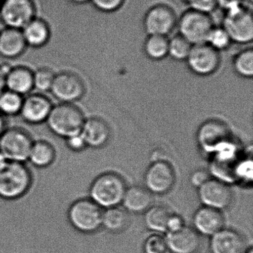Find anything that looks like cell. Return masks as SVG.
Returning a JSON list of instances; mask_svg holds the SVG:
<instances>
[{"mask_svg": "<svg viewBox=\"0 0 253 253\" xmlns=\"http://www.w3.org/2000/svg\"><path fill=\"white\" fill-rule=\"evenodd\" d=\"M222 28L232 42L247 45L253 40V11L245 2L223 11Z\"/></svg>", "mask_w": 253, "mask_h": 253, "instance_id": "obj_1", "label": "cell"}, {"mask_svg": "<svg viewBox=\"0 0 253 253\" xmlns=\"http://www.w3.org/2000/svg\"><path fill=\"white\" fill-rule=\"evenodd\" d=\"M32 176L24 163L8 161L0 168V197L14 200L23 196L30 189Z\"/></svg>", "mask_w": 253, "mask_h": 253, "instance_id": "obj_2", "label": "cell"}, {"mask_svg": "<svg viewBox=\"0 0 253 253\" xmlns=\"http://www.w3.org/2000/svg\"><path fill=\"white\" fill-rule=\"evenodd\" d=\"M85 121L82 111L73 103H60L53 106L45 122L54 134L66 139L81 133Z\"/></svg>", "mask_w": 253, "mask_h": 253, "instance_id": "obj_3", "label": "cell"}, {"mask_svg": "<svg viewBox=\"0 0 253 253\" xmlns=\"http://www.w3.org/2000/svg\"><path fill=\"white\" fill-rule=\"evenodd\" d=\"M125 180L115 173H105L97 177L90 188V196L99 207L109 209L122 203L126 191Z\"/></svg>", "mask_w": 253, "mask_h": 253, "instance_id": "obj_4", "label": "cell"}, {"mask_svg": "<svg viewBox=\"0 0 253 253\" xmlns=\"http://www.w3.org/2000/svg\"><path fill=\"white\" fill-rule=\"evenodd\" d=\"M214 26L210 14L190 9L181 14L176 25L178 35L192 45L206 43Z\"/></svg>", "mask_w": 253, "mask_h": 253, "instance_id": "obj_5", "label": "cell"}, {"mask_svg": "<svg viewBox=\"0 0 253 253\" xmlns=\"http://www.w3.org/2000/svg\"><path fill=\"white\" fill-rule=\"evenodd\" d=\"M103 210L91 199L75 201L69 210V219L72 226L84 233H93L102 226Z\"/></svg>", "mask_w": 253, "mask_h": 253, "instance_id": "obj_6", "label": "cell"}, {"mask_svg": "<svg viewBox=\"0 0 253 253\" xmlns=\"http://www.w3.org/2000/svg\"><path fill=\"white\" fill-rule=\"evenodd\" d=\"M33 143L30 134L22 128L6 129L0 136V151L10 161H28Z\"/></svg>", "mask_w": 253, "mask_h": 253, "instance_id": "obj_7", "label": "cell"}, {"mask_svg": "<svg viewBox=\"0 0 253 253\" xmlns=\"http://www.w3.org/2000/svg\"><path fill=\"white\" fill-rule=\"evenodd\" d=\"M37 17L34 0H3L0 6V20L6 28L22 30Z\"/></svg>", "mask_w": 253, "mask_h": 253, "instance_id": "obj_8", "label": "cell"}, {"mask_svg": "<svg viewBox=\"0 0 253 253\" xmlns=\"http://www.w3.org/2000/svg\"><path fill=\"white\" fill-rule=\"evenodd\" d=\"M198 140L201 149L208 153L220 152L231 146L229 128L217 120H210L200 127Z\"/></svg>", "mask_w": 253, "mask_h": 253, "instance_id": "obj_9", "label": "cell"}, {"mask_svg": "<svg viewBox=\"0 0 253 253\" xmlns=\"http://www.w3.org/2000/svg\"><path fill=\"white\" fill-rule=\"evenodd\" d=\"M86 88L82 78L69 71H63L54 77L51 91L60 103H73L85 95Z\"/></svg>", "mask_w": 253, "mask_h": 253, "instance_id": "obj_10", "label": "cell"}, {"mask_svg": "<svg viewBox=\"0 0 253 253\" xmlns=\"http://www.w3.org/2000/svg\"><path fill=\"white\" fill-rule=\"evenodd\" d=\"M177 21V16L171 7L158 4L146 11L143 17V29L147 35L167 37L176 27Z\"/></svg>", "mask_w": 253, "mask_h": 253, "instance_id": "obj_11", "label": "cell"}, {"mask_svg": "<svg viewBox=\"0 0 253 253\" xmlns=\"http://www.w3.org/2000/svg\"><path fill=\"white\" fill-rule=\"evenodd\" d=\"M186 62L192 73L201 77L210 76L220 67V52L206 43L192 45Z\"/></svg>", "mask_w": 253, "mask_h": 253, "instance_id": "obj_12", "label": "cell"}, {"mask_svg": "<svg viewBox=\"0 0 253 253\" xmlns=\"http://www.w3.org/2000/svg\"><path fill=\"white\" fill-rule=\"evenodd\" d=\"M146 189L151 193L163 195L169 192L175 183L172 167L163 160H157L148 168L144 178Z\"/></svg>", "mask_w": 253, "mask_h": 253, "instance_id": "obj_13", "label": "cell"}, {"mask_svg": "<svg viewBox=\"0 0 253 253\" xmlns=\"http://www.w3.org/2000/svg\"><path fill=\"white\" fill-rule=\"evenodd\" d=\"M198 196L205 207L220 211L229 207L233 201L232 189L218 179L210 178L198 187Z\"/></svg>", "mask_w": 253, "mask_h": 253, "instance_id": "obj_14", "label": "cell"}, {"mask_svg": "<svg viewBox=\"0 0 253 253\" xmlns=\"http://www.w3.org/2000/svg\"><path fill=\"white\" fill-rule=\"evenodd\" d=\"M211 253H246L247 241L241 234L230 229H222L211 235Z\"/></svg>", "mask_w": 253, "mask_h": 253, "instance_id": "obj_15", "label": "cell"}, {"mask_svg": "<svg viewBox=\"0 0 253 253\" xmlns=\"http://www.w3.org/2000/svg\"><path fill=\"white\" fill-rule=\"evenodd\" d=\"M53 106L48 97L33 94L23 98L20 115L26 122L39 124L46 121Z\"/></svg>", "mask_w": 253, "mask_h": 253, "instance_id": "obj_16", "label": "cell"}, {"mask_svg": "<svg viewBox=\"0 0 253 253\" xmlns=\"http://www.w3.org/2000/svg\"><path fill=\"white\" fill-rule=\"evenodd\" d=\"M166 241L173 253H197L201 245L199 233L186 226L175 232H168Z\"/></svg>", "mask_w": 253, "mask_h": 253, "instance_id": "obj_17", "label": "cell"}, {"mask_svg": "<svg viewBox=\"0 0 253 253\" xmlns=\"http://www.w3.org/2000/svg\"><path fill=\"white\" fill-rule=\"evenodd\" d=\"M193 224L198 233L211 236L223 229L224 217L220 210L204 206L194 214Z\"/></svg>", "mask_w": 253, "mask_h": 253, "instance_id": "obj_18", "label": "cell"}, {"mask_svg": "<svg viewBox=\"0 0 253 253\" xmlns=\"http://www.w3.org/2000/svg\"><path fill=\"white\" fill-rule=\"evenodd\" d=\"M81 133L86 146L93 148L103 147L107 144L111 137L109 125L103 120L97 118L85 120Z\"/></svg>", "mask_w": 253, "mask_h": 253, "instance_id": "obj_19", "label": "cell"}, {"mask_svg": "<svg viewBox=\"0 0 253 253\" xmlns=\"http://www.w3.org/2000/svg\"><path fill=\"white\" fill-rule=\"evenodd\" d=\"M23 32L20 29L5 28L0 31V55L7 59H15L27 48Z\"/></svg>", "mask_w": 253, "mask_h": 253, "instance_id": "obj_20", "label": "cell"}, {"mask_svg": "<svg viewBox=\"0 0 253 253\" xmlns=\"http://www.w3.org/2000/svg\"><path fill=\"white\" fill-rule=\"evenodd\" d=\"M7 90L23 96L34 89V72L25 66L12 67L5 76Z\"/></svg>", "mask_w": 253, "mask_h": 253, "instance_id": "obj_21", "label": "cell"}, {"mask_svg": "<svg viewBox=\"0 0 253 253\" xmlns=\"http://www.w3.org/2000/svg\"><path fill=\"white\" fill-rule=\"evenodd\" d=\"M27 46L39 48L48 43L51 31L48 23L43 19H35L22 29Z\"/></svg>", "mask_w": 253, "mask_h": 253, "instance_id": "obj_22", "label": "cell"}, {"mask_svg": "<svg viewBox=\"0 0 253 253\" xmlns=\"http://www.w3.org/2000/svg\"><path fill=\"white\" fill-rule=\"evenodd\" d=\"M153 197L146 188L134 186L126 191L122 203L126 211L134 213L146 211L152 207Z\"/></svg>", "mask_w": 253, "mask_h": 253, "instance_id": "obj_23", "label": "cell"}, {"mask_svg": "<svg viewBox=\"0 0 253 253\" xmlns=\"http://www.w3.org/2000/svg\"><path fill=\"white\" fill-rule=\"evenodd\" d=\"M144 222L146 227L154 232H167L171 211L164 206H152L146 210Z\"/></svg>", "mask_w": 253, "mask_h": 253, "instance_id": "obj_24", "label": "cell"}, {"mask_svg": "<svg viewBox=\"0 0 253 253\" xmlns=\"http://www.w3.org/2000/svg\"><path fill=\"white\" fill-rule=\"evenodd\" d=\"M55 156L52 145L44 140H38L34 142L28 161L36 167L45 168L53 164Z\"/></svg>", "mask_w": 253, "mask_h": 253, "instance_id": "obj_25", "label": "cell"}, {"mask_svg": "<svg viewBox=\"0 0 253 253\" xmlns=\"http://www.w3.org/2000/svg\"><path fill=\"white\" fill-rule=\"evenodd\" d=\"M129 215L125 209L118 207L106 209L103 213L102 226L112 232L124 231L128 226Z\"/></svg>", "mask_w": 253, "mask_h": 253, "instance_id": "obj_26", "label": "cell"}, {"mask_svg": "<svg viewBox=\"0 0 253 253\" xmlns=\"http://www.w3.org/2000/svg\"><path fill=\"white\" fill-rule=\"evenodd\" d=\"M169 38L158 35H148L143 44V51L154 61L164 60L168 56Z\"/></svg>", "mask_w": 253, "mask_h": 253, "instance_id": "obj_27", "label": "cell"}, {"mask_svg": "<svg viewBox=\"0 0 253 253\" xmlns=\"http://www.w3.org/2000/svg\"><path fill=\"white\" fill-rule=\"evenodd\" d=\"M232 68L238 76L250 79L253 76V49L246 48L235 54Z\"/></svg>", "mask_w": 253, "mask_h": 253, "instance_id": "obj_28", "label": "cell"}, {"mask_svg": "<svg viewBox=\"0 0 253 253\" xmlns=\"http://www.w3.org/2000/svg\"><path fill=\"white\" fill-rule=\"evenodd\" d=\"M23 97L5 89L0 95V113L2 115L14 116L20 113Z\"/></svg>", "mask_w": 253, "mask_h": 253, "instance_id": "obj_29", "label": "cell"}, {"mask_svg": "<svg viewBox=\"0 0 253 253\" xmlns=\"http://www.w3.org/2000/svg\"><path fill=\"white\" fill-rule=\"evenodd\" d=\"M192 45L177 35L169 39L168 56L177 61L186 60Z\"/></svg>", "mask_w": 253, "mask_h": 253, "instance_id": "obj_30", "label": "cell"}, {"mask_svg": "<svg viewBox=\"0 0 253 253\" xmlns=\"http://www.w3.org/2000/svg\"><path fill=\"white\" fill-rule=\"evenodd\" d=\"M232 43L230 38L221 26H214L210 31L206 41V44L218 52L228 49Z\"/></svg>", "mask_w": 253, "mask_h": 253, "instance_id": "obj_31", "label": "cell"}, {"mask_svg": "<svg viewBox=\"0 0 253 253\" xmlns=\"http://www.w3.org/2000/svg\"><path fill=\"white\" fill-rule=\"evenodd\" d=\"M56 74L49 68L42 67L34 72V88L41 91H50Z\"/></svg>", "mask_w": 253, "mask_h": 253, "instance_id": "obj_32", "label": "cell"}, {"mask_svg": "<svg viewBox=\"0 0 253 253\" xmlns=\"http://www.w3.org/2000/svg\"><path fill=\"white\" fill-rule=\"evenodd\" d=\"M144 253H169L168 245L166 238L159 235H152L146 238L143 245Z\"/></svg>", "mask_w": 253, "mask_h": 253, "instance_id": "obj_33", "label": "cell"}, {"mask_svg": "<svg viewBox=\"0 0 253 253\" xmlns=\"http://www.w3.org/2000/svg\"><path fill=\"white\" fill-rule=\"evenodd\" d=\"M189 9L210 14L217 8L216 0H182Z\"/></svg>", "mask_w": 253, "mask_h": 253, "instance_id": "obj_34", "label": "cell"}, {"mask_svg": "<svg viewBox=\"0 0 253 253\" xmlns=\"http://www.w3.org/2000/svg\"><path fill=\"white\" fill-rule=\"evenodd\" d=\"M93 6L104 13H112L118 11L124 5L125 0H90Z\"/></svg>", "mask_w": 253, "mask_h": 253, "instance_id": "obj_35", "label": "cell"}, {"mask_svg": "<svg viewBox=\"0 0 253 253\" xmlns=\"http://www.w3.org/2000/svg\"><path fill=\"white\" fill-rule=\"evenodd\" d=\"M68 147L75 152H81L86 147V143L81 133L70 136L66 139Z\"/></svg>", "mask_w": 253, "mask_h": 253, "instance_id": "obj_36", "label": "cell"}, {"mask_svg": "<svg viewBox=\"0 0 253 253\" xmlns=\"http://www.w3.org/2000/svg\"><path fill=\"white\" fill-rule=\"evenodd\" d=\"M210 178V174L206 170L198 169L192 173L190 180L192 185L196 187H200Z\"/></svg>", "mask_w": 253, "mask_h": 253, "instance_id": "obj_37", "label": "cell"}, {"mask_svg": "<svg viewBox=\"0 0 253 253\" xmlns=\"http://www.w3.org/2000/svg\"><path fill=\"white\" fill-rule=\"evenodd\" d=\"M183 226H184V224H183V219L180 216L174 214L172 213L169 220L167 232H175V231L181 229Z\"/></svg>", "mask_w": 253, "mask_h": 253, "instance_id": "obj_38", "label": "cell"}, {"mask_svg": "<svg viewBox=\"0 0 253 253\" xmlns=\"http://www.w3.org/2000/svg\"><path fill=\"white\" fill-rule=\"evenodd\" d=\"M216 2H217V7H220L223 11H224L230 7L244 3L245 0H216Z\"/></svg>", "mask_w": 253, "mask_h": 253, "instance_id": "obj_39", "label": "cell"}, {"mask_svg": "<svg viewBox=\"0 0 253 253\" xmlns=\"http://www.w3.org/2000/svg\"><path fill=\"white\" fill-rule=\"evenodd\" d=\"M5 89V75L0 69V95Z\"/></svg>", "mask_w": 253, "mask_h": 253, "instance_id": "obj_40", "label": "cell"}, {"mask_svg": "<svg viewBox=\"0 0 253 253\" xmlns=\"http://www.w3.org/2000/svg\"><path fill=\"white\" fill-rule=\"evenodd\" d=\"M6 129V122H5V118H4V115L0 113V136L2 135Z\"/></svg>", "mask_w": 253, "mask_h": 253, "instance_id": "obj_41", "label": "cell"}, {"mask_svg": "<svg viewBox=\"0 0 253 253\" xmlns=\"http://www.w3.org/2000/svg\"><path fill=\"white\" fill-rule=\"evenodd\" d=\"M8 160L7 159L6 157L3 155L1 151H0V168H2L3 166H5L7 163L8 162Z\"/></svg>", "mask_w": 253, "mask_h": 253, "instance_id": "obj_42", "label": "cell"}, {"mask_svg": "<svg viewBox=\"0 0 253 253\" xmlns=\"http://www.w3.org/2000/svg\"><path fill=\"white\" fill-rule=\"evenodd\" d=\"M69 1L73 2V3L77 4V5H83V4L90 2V0H69Z\"/></svg>", "mask_w": 253, "mask_h": 253, "instance_id": "obj_43", "label": "cell"}, {"mask_svg": "<svg viewBox=\"0 0 253 253\" xmlns=\"http://www.w3.org/2000/svg\"><path fill=\"white\" fill-rule=\"evenodd\" d=\"M253 253V250H252V249H250V250H247V253Z\"/></svg>", "mask_w": 253, "mask_h": 253, "instance_id": "obj_44", "label": "cell"}, {"mask_svg": "<svg viewBox=\"0 0 253 253\" xmlns=\"http://www.w3.org/2000/svg\"><path fill=\"white\" fill-rule=\"evenodd\" d=\"M2 2H3V0H0V6L2 5Z\"/></svg>", "mask_w": 253, "mask_h": 253, "instance_id": "obj_45", "label": "cell"}, {"mask_svg": "<svg viewBox=\"0 0 253 253\" xmlns=\"http://www.w3.org/2000/svg\"><path fill=\"white\" fill-rule=\"evenodd\" d=\"M248 1H250V2H252V1H253V0H248Z\"/></svg>", "mask_w": 253, "mask_h": 253, "instance_id": "obj_46", "label": "cell"}]
</instances>
